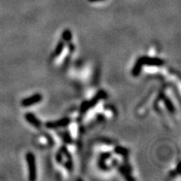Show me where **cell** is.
I'll list each match as a JSON object with an SVG mask.
<instances>
[{
  "mask_svg": "<svg viewBox=\"0 0 181 181\" xmlns=\"http://www.w3.org/2000/svg\"><path fill=\"white\" fill-rule=\"evenodd\" d=\"M162 97H163V103H164V106H165V107L167 108V110H168V112H172V113L175 112V107L173 106V102L170 101V99L168 98V97H164L163 95Z\"/></svg>",
  "mask_w": 181,
  "mask_h": 181,
  "instance_id": "ba28073f",
  "label": "cell"
},
{
  "mask_svg": "<svg viewBox=\"0 0 181 181\" xmlns=\"http://www.w3.org/2000/svg\"><path fill=\"white\" fill-rule=\"evenodd\" d=\"M42 95L40 93H35V94L32 95L30 97H26L24 99L22 100L21 102V105L23 107H30L32 105L37 104L39 102H40L42 101Z\"/></svg>",
  "mask_w": 181,
  "mask_h": 181,
  "instance_id": "5b68a950",
  "label": "cell"
},
{
  "mask_svg": "<svg viewBox=\"0 0 181 181\" xmlns=\"http://www.w3.org/2000/svg\"><path fill=\"white\" fill-rule=\"evenodd\" d=\"M60 136L61 137L62 139L64 140V142L67 144H71L72 143V138L71 137L69 133H67V132H64V133H60Z\"/></svg>",
  "mask_w": 181,
  "mask_h": 181,
  "instance_id": "7c38bea8",
  "label": "cell"
},
{
  "mask_svg": "<svg viewBox=\"0 0 181 181\" xmlns=\"http://www.w3.org/2000/svg\"><path fill=\"white\" fill-rule=\"evenodd\" d=\"M62 39L66 42H70L72 39V33L70 29H65L62 33Z\"/></svg>",
  "mask_w": 181,
  "mask_h": 181,
  "instance_id": "8fae6325",
  "label": "cell"
},
{
  "mask_svg": "<svg viewBox=\"0 0 181 181\" xmlns=\"http://www.w3.org/2000/svg\"><path fill=\"white\" fill-rule=\"evenodd\" d=\"M111 156H112V154H111V153H102L101 155H100V159H102V160H107V159H108V158H111Z\"/></svg>",
  "mask_w": 181,
  "mask_h": 181,
  "instance_id": "9a60e30c",
  "label": "cell"
},
{
  "mask_svg": "<svg viewBox=\"0 0 181 181\" xmlns=\"http://www.w3.org/2000/svg\"><path fill=\"white\" fill-rule=\"evenodd\" d=\"M72 120L69 117H64L61 119L58 120L56 122H48L45 123V127L50 129H55V128H64L67 127L71 123Z\"/></svg>",
  "mask_w": 181,
  "mask_h": 181,
  "instance_id": "277c9868",
  "label": "cell"
},
{
  "mask_svg": "<svg viewBox=\"0 0 181 181\" xmlns=\"http://www.w3.org/2000/svg\"><path fill=\"white\" fill-rule=\"evenodd\" d=\"M114 152L118 155L122 156H128V149H127L124 147H121V146H117L116 148H114Z\"/></svg>",
  "mask_w": 181,
  "mask_h": 181,
  "instance_id": "30bf717a",
  "label": "cell"
},
{
  "mask_svg": "<svg viewBox=\"0 0 181 181\" xmlns=\"http://www.w3.org/2000/svg\"><path fill=\"white\" fill-rule=\"evenodd\" d=\"M69 50L71 51H73L75 50V46L72 44H69Z\"/></svg>",
  "mask_w": 181,
  "mask_h": 181,
  "instance_id": "e0dca14e",
  "label": "cell"
},
{
  "mask_svg": "<svg viewBox=\"0 0 181 181\" xmlns=\"http://www.w3.org/2000/svg\"><path fill=\"white\" fill-rule=\"evenodd\" d=\"M143 65L141 63L139 59H138L136 63L134 64V66H133V69H132V75H133V77H138V76L140 75L141 72H142V69H143Z\"/></svg>",
  "mask_w": 181,
  "mask_h": 181,
  "instance_id": "52a82bcc",
  "label": "cell"
},
{
  "mask_svg": "<svg viewBox=\"0 0 181 181\" xmlns=\"http://www.w3.org/2000/svg\"><path fill=\"white\" fill-rule=\"evenodd\" d=\"M139 61L144 66H150V67H161L164 64V61L163 59L158 57H150V56H141L139 57Z\"/></svg>",
  "mask_w": 181,
  "mask_h": 181,
  "instance_id": "3957f363",
  "label": "cell"
},
{
  "mask_svg": "<svg viewBox=\"0 0 181 181\" xmlns=\"http://www.w3.org/2000/svg\"><path fill=\"white\" fill-rule=\"evenodd\" d=\"M56 160L58 163H61L62 162V153L61 151H59L57 154H56Z\"/></svg>",
  "mask_w": 181,
  "mask_h": 181,
  "instance_id": "2e32d148",
  "label": "cell"
},
{
  "mask_svg": "<svg viewBox=\"0 0 181 181\" xmlns=\"http://www.w3.org/2000/svg\"><path fill=\"white\" fill-rule=\"evenodd\" d=\"M91 3H97V2H101V1H104V0H88Z\"/></svg>",
  "mask_w": 181,
  "mask_h": 181,
  "instance_id": "ac0fdd59",
  "label": "cell"
},
{
  "mask_svg": "<svg viewBox=\"0 0 181 181\" xmlns=\"http://www.w3.org/2000/svg\"><path fill=\"white\" fill-rule=\"evenodd\" d=\"M65 168H67V170H72V168H73V163H72V158H70V159H68L67 161H66V163H65Z\"/></svg>",
  "mask_w": 181,
  "mask_h": 181,
  "instance_id": "5bb4252c",
  "label": "cell"
},
{
  "mask_svg": "<svg viewBox=\"0 0 181 181\" xmlns=\"http://www.w3.org/2000/svg\"><path fill=\"white\" fill-rule=\"evenodd\" d=\"M65 47V43L64 41L60 40L57 44V45H56V49H55V51H54V56L55 57H57L59 56L62 53V51L64 50Z\"/></svg>",
  "mask_w": 181,
  "mask_h": 181,
  "instance_id": "9c48e42d",
  "label": "cell"
},
{
  "mask_svg": "<svg viewBox=\"0 0 181 181\" xmlns=\"http://www.w3.org/2000/svg\"><path fill=\"white\" fill-rule=\"evenodd\" d=\"M107 97V92L103 91V90H101L99 92H97L96 96H95L93 98L90 100V101H84L81 104V107H80V111L84 113L87 111H88L89 109L92 108L93 107H95L96 105L97 104V102H99L100 100L102 99H106Z\"/></svg>",
  "mask_w": 181,
  "mask_h": 181,
  "instance_id": "6da1fadb",
  "label": "cell"
},
{
  "mask_svg": "<svg viewBox=\"0 0 181 181\" xmlns=\"http://www.w3.org/2000/svg\"><path fill=\"white\" fill-rule=\"evenodd\" d=\"M98 166H99V168L103 171H107L110 169L109 166L107 165V163H106V160L99 159V161H98Z\"/></svg>",
  "mask_w": 181,
  "mask_h": 181,
  "instance_id": "4fadbf2b",
  "label": "cell"
},
{
  "mask_svg": "<svg viewBox=\"0 0 181 181\" xmlns=\"http://www.w3.org/2000/svg\"><path fill=\"white\" fill-rule=\"evenodd\" d=\"M24 118L28 122L29 124H31L34 127L39 128L41 127V122L40 121L38 117H36L35 115L31 113V112H27L24 114Z\"/></svg>",
  "mask_w": 181,
  "mask_h": 181,
  "instance_id": "8992f818",
  "label": "cell"
},
{
  "mask_svg": "<svg viewBox=\"0 0 181 181\" xmlns=\"http://www.w3.org/2000/svg\"><path fill=\"white\" fill-rule=\"evenodd\" d=\"M26 161L29 166V180L34 181L36 179L37 177V168H36L35 157L33 153L29 152L25 155Z\"/></svg>",
  "mask_w": 181,
  "mask_h": 181,
  "instance_id": "7a4b0ae2",
  "label": "cell"
}]
</instances>
